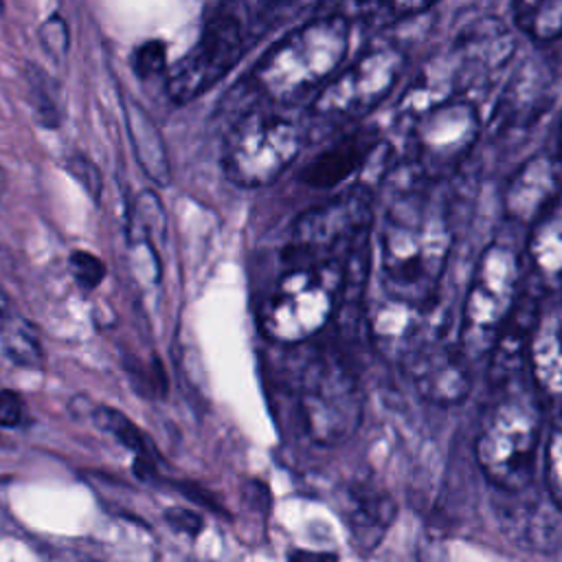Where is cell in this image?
I'll return each instance as SVG.
<instances>
[{
	"instance_id": "obj_1",
	"label": "cell",
	"mask_w": 562,
	"mask_h": 562,
	"mask_svg": "<svg viewBox=\"0 0 562 562\" xmlns=\"http://www.w3.org/2000/svg\"><path fill=\"white\" fill-rule=\"evenodd\" d=\"M446 204L426 187L393 198L378 226V277L382 294L432 310L452 250Z\"/></svg>"
},
{
	"instance_id": "obj_2",
	"label": "cell",
	"mask_w": 562,
	"mask_h": 562,
	"mask_svg": "<svg viewBox=\"0 0 562 562\" xmlns=\"http://www.w3.org/2000/svg\"><path fill=\"white\" fill-rule=\"evenodd\" d=\"M351 37V22L342 13L305 20L277 40L252 66L255 88L272 103L296 105L338 72Z\"/></svg>"
},
{
	"instance_id": "obj_3",
	"label": "cell",
	"mask_w": 562,
	"mask_h": 562,
	"mask_svg": "<svg viewBox=\"0 0 562 562\" xmlns=\"http://www.w3.org/2000/svg\"><path fill=\"white\" fill-rule=\"evenodd\" d=\"M347 263H292L277 279L257 312V325L274 345H301L321 334L338 312L347 288Z\"/></svg>"
},
{
	"instance_id": "obj_4",
	"label": "cell",
	"mask_w": 562,
	"mask_h": 562,
	"mask_svg": "<svg viewBox=\"0 0 562 562\" xmlns=\"http://www.w3.org/2000/svg\"><path fill=\"white\" fill-rule=\"evenodd\" d=\"M246 4H215L204 15L200 40L184 53L167 75V94L176 103L198 99L213 88L257 42L272 22L266 13L248 18Z\"/></svg>"
},
{
	"instance_id": "obj_5",
	"label": "cell",
	"mask_w": 562,
	"mask_h": 562,
	"mask_svg": "<svg viewBox=\"0 0 562 562\" xmlns=\"http://www.w3.org/2000/svg\"><path fill=\"white\" fill-rule=\"evenodd\" d=\"M520 257L505 241H490L472 270L461 310L459 347L468 358L490 353L522 301Z\"/></svg>"
},
{
	"instance_id": "obj_6",
	"label": "cell",
	"mask_w": 562,
	"mask_h": 562,
	"mask_svg": "<svg viewBox=\"0 0 562 562\" xmlns=\"http://www.w3.org/2000/svg\"><path fill=\"white\" fill-rule=\"evenodd\" d=\"M373 222L375 211L369 189L353 187L331 195L292 222L283 259L288 266L310 261H340L349 266L364 250Z\"/></svg>"
},
{
	"instance_id": "obj_7",
	"label": "cell",
	"mask_w": 562,
	"mask_h": 562,
	"mask_svg": "<svg viewBox=\"0 0 562 562\" xmlns=\"http://www.w3.org/2000/svg\"><path fill=\"white\" fill-rule=\"evenodd\" d=\"M538 446V404L520 393H509L490 408L476 435L474 454L494 487L518 494L533 479Z\"/></svg>"
},
{
	"instance_id": "obj_8",
	"label": "cell",
	"mask_w": 562,
	"mask_h": 562,
	"mask_svg": "<svg viewBox=\"0 0 562 562\" xmlns=\"http://www.w3.org/2000/svg\"><path fill=\"white\" fill-rule=\"evenodd\" d=\"M303 143L296 121L270 110H248L226 130L222 171L241 189L266 187L299 158Z\"/></svg>"
},
{
	"instance_id": "obj_9",
	"label": "cell",
	"mask_w": 562,
	"mask_h": 562,
	"mask_svg": "<svg viewBox=\"0 0 562 562\" xmlns=\"http://www.w3.org/2000/svg\"><path fill=\"white\" fill-rule=\"evenodd\" d=\"M406 151L424 182H437L457 171L476 147L483 119L474 101L454 94L417 112L408 121Z\"/></svg>"
},
{
	"instance_id": "obj_10",
	"label": "cell",
	"mask_w": 562,
	"mask_h": 562,
	"mask_svg": "<svg viewBox=\"0 0 562 562\" xmlns=\"http://www.w3.org/2000/svg\"><path fill=\"white\" fill-rule=\"evenodd\" d=\"M362 384L336 356L314 360L299 386V415L307 437L318 446L349 441L362 424Z\"/></svg>"
},
{
	"instance_id": "obj_11",
	"label": "cell",
	"mask_w": 562,
	"mask_h": 562,
	"mask_svg": "<svg viewBox=\"0 0 562 562\" xmlns=\"http://www.w3.org/2000/svg\"><path fill=\"white\" fill-rule=\"evenodd\" d=\"M406 53L395 44H375L338 70L312 99V116L327 125L358 121L373 112L395 88Z\"/></svg>"
},
{
	"instance_id": "obj_12",
	"label": "cell",
	"mask_w": 562,
	"mask_h": 562,
	"mask_svg": "<svg viewBox=\"0 0 562 562\" xmlns=\"http://www.w3.org/2000/svg\"><path fill=\"white\" fill-rule=\"evenodd\" d=\"M417 395L435 406H459L472 391L470 358L457 345L432 338L402 364Z\"/></svg>"
},
{
	"instance_id": "obj_13",
	"label": "cell",
	"mask_w": 562,
	"mask_h": 562,
	"mask_svg": "<svg viewBox=\"0 0 562 562\" xmlns=\"http://www.w3.org/2000/svg\"><path fill=\"white\" fill-rule=\"evenodd\" d=\"M562 202V158L538 151L527 158L505 182L503 215L520 226H533Z\"/></svg>"
},
{
	"instance_id": "obj_14",
	"label": "cell",
	"mask_w": 562,
	"mask_h": 562,
	"mask_svg": "<svg viewBox=\"0 0 562 562\" xmlns=\"http://www.w3.org/2000/svg\"><path fill=\"white\" fill-rule=\"evenodd\" d=\"M432 310L413 307L382 294V299L369 307L367 316L371 340L378 351L389 360L404 364L417 349L437 338V334H430Z\"/></svg>"
},
{
	"instance_id": "obj_15",
	"label": "cell",
	"mask_w": 562,
	"mask_h": 562,
	"mask_svg": "<svg viewBox=\"0 0 562 562\" xmlns=\"http://www.w3.org/2000/svg\"><path fill=\"white\" fill-rule=\"evenodd\" d=\"M525 362L538 400L562 411V305L536 314L525 345Z\"/></svg>"
},
{
	"instance_id": "obj_16",
	"label": "cell",
	"mask_w": 562,
	"mask_h": 562,
	"mask_svg": "<svg viewBox=\"0 0 562 562\" xmlns=\"http://www.w3.org/2000/svg\"><path fill=\"white\" fill-rule=\"evenodd\" d=\"M553 105V72L542 59H527L505 83L494 123L501 130L533 125Z\"/></svg>"
},
{
	"instance_id": "obj_17",
	"label": "cell",
	"mask_w": 562,
	"mask_h": 562,
	"mask_svg": "<svg viewBox=\"0 0 562 562\" xmlns=\"http://www.w3.org/2000/svg\"><path fill=\"white\" fill-rule=\"evenodd\" d=\"M514 53V33L494 15L465 24L454 42V57L465 77H492L512 61Z\"/></svg>"
},
{
	"instance_id": "obj_18",
	"label": "cell",
	"mask_w": 562,
	"mask_h": 562,
	"mask_svg": "<svg viewBox=\"0 0 562 562\" xmlns=\"http://www.w3.org/2000/svg\"><path fill=\"white\" fill-rule=\"evenodd\" d=\"M378 147V136L371 130H356L327 149H323L303 171L301 182L312 189H334L351 178L369 160Z\"/></svg>"
},
{
	"instance_id": "obj_19",
	"label": "cell",
	"mask_w": 562,
	"mask_h": 562,
	"mask_svg": "<svg viewBox=\"0 0 562 562\" xmlns=\"http://www.w3.org/2000/svg\"><path fill=\"white\" fill-rule=\"evenodd\" d=\"M527 257L547 288L562 283V202L529 228Z\"/></svg>"
},
{
	"instance_id": "obj_20",
	"label": "cell",
	"mask_w": 562,
	"mask_h": 562,
	"mask_svg": "<svg viewBox=\"0 0 562 562\" xmlns=\"http://www.w3.org/2000/svg\"><path fill=\"white\" fill-rule=\"evenodd\" d=\"M125 125L132 138V147L136 151L140 169L158 184H167L171 180V167L167 158V147L162 136L151 121V116L134 101L125 105Z\"/></svg>"
},
{
	"instance_id": "obj_21",
	"label": "cell",
	"mask_w": 562,
	"mask_h": 562,
	"mask_svg": "<svg viewBox=\"0 0 562 562\" xmlns=\"http://www.w3.org/2000/svg\"><path fill=\"white\" fill-rule=\"evenodd\" d=\"M512 15L516 29L538 44H549L562 37V0L514 2Z\"/></svg>"
},
{
	"instance_id": "obj_22",
	"label": "cell",
	"mask_w": 562,
	"mask_h": 562,
	"mask_svg": "<svg viewBox=\"0 0 562 562\" xmlns=\"http://www.w3.org/2000/svg\"><path fill=\"white\" fill-rule=\"evenodd\" d=\"M2 349L11 362L20 367H42L44 364V347L35 334V329L22 318H9L2 325Z\"/></svg>"
},
{
	"instance_id": "obj_23",
	"label": "cell",
	"mask_w": 562,
	"mask_h": 562,
	"mask_svg": "<svg viewBox=\"0 0 562 562\" xmlns=\"http://www.w3.org/2000/svg\"><path fill=\"white\" fill-rule=\"evenodd\" d=\"M92 422L99 430L112 435L119 443H123L125 448L134 450L136 457L138 454H147V446H145V437L138 430V426L123 415L121 411L112 408V406H94L92 408Z\"/></svg>"
},
{
	"instance_id": "obj_24",
	"label": "cell",
	"mask_w": 562,
	"mask_h": 562,
	"mask_svg": "<svg viewBox=\"0 0 562 562\" xmlns=\"http://www.w3.org/2000/svg\"><path fill=\"white\" fill-rule=\"evenodd\" d=\"M395 514V507L389 498L371 496L360 498L351 512V525L360 538H371V544L380 538Z\"/></svg>"
},
{
	"instance_id": "obj_25",
	"label": "cell",
	"mask_w": 562,
	"mask_h": 562,
	"mask_svg": "<svg viewBox=\"0 0 562 562\" xmlns=\"http://www.w3.org/2000/svg\"><path fill=\"white\" fill-rule=\"evenodd\" d=\"M26 83H29V97L35 112V119L44 127H59V110L57 101L50 92V79L35 66L26 68Z\"/></svg>"
},
{
	"instance_id": "obj_26",
	"label": "cell",
	"mask_w": 562,
	"mask_h": 562,
	"mask_svg": "<svg viewBox=\"0 0 562 562\" xmlns=\"http://www.w3.org/2000/svg\"><path fill=\"white\" fill-rule=\"evenodd\" d=\"M544 476H547L551 501L562 514V411L558 413L549 430V439L544 448Z\"/></svg>"
},
{
	"instance_id": "obj_27",
	"label": "cell",
	"mask_w": 562,
	"mask_h": 562,
	"mask_svg": "<svg viewBox=\"0 0 562 562\" xmlns=\"http://www.w3.org/2000/svg\"><path fill=\"white\" fill-rule=\"evenodd\" d=\"M68 270H70L75 283H77L81 290H86V292L99 288V283L103 281V277H105V272H108L103 259H99L97 255H92V252H88V250H75V252H70V257H68Z\"/></svg>"
},
{
	"instance_id": "obj_28",
	"label": "cell",
	"mask_w": 562,
	"mask_h": 562,
	"mask_svg": "<svg viewBox=\"0 0 562 562\" xmlns=\"http://www.w3.org/2000/svg\"><path fill=\"white\" fill-rule=\"evenodd\" d=\"M132 66H134L136 77H140V79H149V77L160 75L165 70V66H167V48H165V44L160 40L143 42L140 46L134 48Z\"/></svg>"
},
{
	"instance_id": "obj_29",
	"label": "cell",
	"mask_w": 562,
	"mask_h": 562,
	"mask_svg": "<svg viewBox=\"0 0 562 562\" xmlns=\"http://www.w3.org/2000/svg\"><path fill=\"white\" fill-rule=\"evenodd\" d=\"M40 44L42 48L48 53V57L53 59H64L70 46V33H68V24L64 22L61 15H50L42 22L40 31Z\"/></svg>"
},
{
	"instance_id": "obj_30",
	"label": "cell",
	"mask_w": 562,
	"mask_h": 562,
	"mask_svg": "<svg viewBox=\"0 0 562 562\" xmlns=\"http://www.w3.org/2000/svg\"><path fill=\"white\" fill-rule=\"evenodd\" d=\"M66 169L86 189V193H90V198L94 202H99V195H101V189H103V178H101L99 167L90 158H86L81 154H75V156H68Z\"/></svg>"
},
{
	"instance_id": "obj_31",
	"label": "cell",
	"mask_w": 562,
	"mask_h": 562,
	"mask_svg": "<svg viewBox=\"0 0 562 562\" xmlns=\"http://www.w3.org/2000/svg\"><path fill=\"white\" fill-rule=\"evenodd\" d=\"M24 419V402L11 389H0V428H18Z\"/></svg>"
},
{
	"instance_id": "obj_32",
	"label": "cell",
	"mask_w": 562,
	"mask_h": 562,
	"mask_svg": "<svg viewBox=\"0 0 562 562\" xmlns=\"http://www.w3.org/2000/svg\"><path fill=\"white\" fill-rule=\"evenodd\" d=\"M165 520L180 533H187V536H195L200 533L202 529V518L191 512V509H184V507H169L165 512Z\"/></svg>"
},
{
	"instance_id": "obj_33",
	"label": "cell",
	"mask_w": 562,
	"mask_h": 562,
	"mask_svg": "<svg viewBox=\"0 0 562 562\" xmlns=\"http://www.w3.org/2000/svg\"><path fill=\"white\" fill-rule=\"evenodd\" d=\"M288 562H338V555L331 551H310V549H294L288 555Z\"/></svg>"
},
{
	"instance_id": "obj_34",
	"label": "cell",
	"mask_w": 562,
	"mask_h": 562,
	"mask_svg": "<svg viewBox=\"0 0 562 562\" xmlns=\"http://www.w3.org/2000/svg\"><path fill=\"white\" fill-rule=\"evenodd\" d=\"M7 312H9V299L4 292H0V318H7Z\"/></svg>"
},
{
	"instance_id": "obj_35",
	"label": "cell",
	"mask_w": 562,
	"mask_h": 562,
	"mask_svg": "<svg viewBox=\"0 0 562 562\" xmlns=\"http://www.w3.org/2000/svg\"><path fill=\"white\" fill-rule=\"evenodd\" d=\"M4 187H7V176H4V169L0 167V200H2V193H4Z\"/></svg>"
},
{
	"instance_id": "obj_36",
	"label": "cell",
	"mask_w": 562,
	"mask_h": 562,
	"mask_svg": "<svg viewBox=\"0 0 562 562\" xmlns=\"http://www.w3.org/2000/svg\"><path fill=\"white\" fill-rule=\"evenodd\" d=\"M553 151H555V154L562 158V127H560V140H558V147H555Z\"/></svg>"
}]
</instances>
